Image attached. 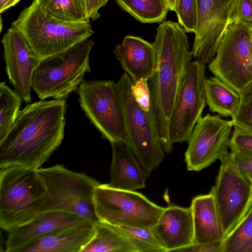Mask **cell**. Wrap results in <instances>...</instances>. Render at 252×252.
Masks as SVG:
<instances>
[{"label":"cell","instance_id":"6da1fadb","mask_svg":"<svg viewBox=\"0 0 252 252\" xmlns=\"http://www.w3.org/2000/svg\"><path fill=\"white\" fill-rule=\"evenodd\" d=\"M66 108L64 99L43 100L20 110L0 141V169L40 168L63 139Z\"/></svg>","mask_w":252,"mask_h":252},{"label":"cell","instance_id":"7a4b0ae2","mask_svg":"<svg viewBox=\"0 0 252 252\" xmlns=\"http://www.w3.org/2000/svg\"><path fill=\"white\" fill-rule=\"evenodd\" d=\"M153 43L158 66L149 79L152 106L161 144L164 152L170 153L173 149L169 132L170 119L193 55L185 31L172 21L159 25Z\"/></svg>","mask_w":252,"mask_h":252},{"label":"cell","instance_id":"3957f363","mask_svg":"<svg viewBox=\"0 0 252 252\" xmlns=\"http://www.w3.org/2000/svg\"><path fill=\"white\" fill-rule=\"evenodd\" d=\"M48 193L37 169L0 170V227L9 231L44 211Z\"/></svg>","mask_w":252,"mask_h":252},{"label":"cell","instance_id":"277c9868","mask_svg":"<svg viewBox=\"0 0 252 252\" xmlns=\"http://www.w3.org/2000/svg\"><path fill=\"white\" fill-rule=\"evenodd\" d=\"M94 45L90 37L65 51L41 59L32 77V89L41 100L64 99L78 89L91 71L89 56Z\"/></svg>","mask_w":252,"mask_h":252},{"label":"cell","instance_id":"5b68a950","mask_svg":"<svg viewBox=\"0 0 252 252\" xmlns=\"http://www.w3.org/2000/svg\"><path fill=\"white\" fill-rule=\"evenodd\" d=\"M12 26L22 33L41 59L65 51L94 33L90 23H61L48 19L35 0Z\"/></svg>","mask_w":252,"mask_h":252},{"label":"cell","instance_id":"8992f818","mask_svg":"<svg viewBox=\"0 0 252 252\" xmlns=\"http://www.w3.org/2000/svg\"><path fill=\"white\" fill-rule=\"evenodd\" d=\"M48 193L44 211L60 210L71 213L96 223L94 195L100 184L84 173L68 170L62 165L39 168ZM43 211V212H44Z\"/></svg>","mask_w":252,"mask_h":252},{"label":"cell","instance_id":"52a82bcc","mask_svg":"<svg viewBox=\"0 0 252 252\" xmlns=\"http://www.w3.org/2000/svg\"><path fill=\"white\" fill-rule=\"evenodd\" d=\"M81 108L110 143L129 145L125 113L117 83L111 80H83L78 88Z\"/></svg>","mask_w":252,"mask_h":252},{"label":"cell","instance_id":"ba28073f","mask_svg":"<svg viewBox=\"0 0 252 252\" xmlns=\"http://www.w3.org/2000/svg\"><path fill=\"white\" fill-rule=\"evenodd\" d=\"M132 81L125 72L117 82L125 113L129 146L149 176L164 158L153 111L147 112L135 100L131 90Z\"/></svg>","mask_w":252,"mask_h":252},{"label":"cell","instance_id":"9c48e42d","mask_svg":"<svg viewBox=\"0 0 252 252\" xmlns=\"http://www.w3.org/2000/svg\"><path fill=\"white\" fill-rule=\"evenodd\" d=\"M94 203L99 220L116 226L152 228L164 208L135 190L100 184L94 191Z\"/></svg>","mask_w":252,"mask_h":252},{"label":"cell","instance_id":"30bf717a","mask_svg":"<svg viewBox=\"0 0 252 252\" xmlns=\"http://www.w3.org/2000/svg\"><path fill=\"white\" fill-rule=\"evenodd\" d=\"M252 29L238 23L226 29L209 68L240 93L252 82Z\"/></svg>","mask_w":252,"mask_h":252},{"label":"cell","instance_id":"8fae6325","mask_svg":"<svg viewBox=\"0 0 252 252\" xmlns=\"http://www.w3.org/2000/svg\"><path fill=\"white\" fill-rule=\"evenodd\" d=\"M220 160L216 182L210 191L226 236L252 206V182L239 171L230 151Z\"/></svg>","mask_w":252,"mask_h":252},{"label":"cell","instance_id":"7c38bea8","mask_svg":"<svg viewBox=\"0 0 252 252\" xmlns=\"http://www.w3.org/2000/svg\"><path fill=\"white\" fill-rule=\"evenodd\" d=\"M205 64L191 62L184 78L171 115L169 132L171 142L188 141L206 105Z\"/></svg>","mask_w":252,"mask_h":252},{"label":"cell","instance_id":"4fadbf2b","mask_svg":"<svg viewBox=\"0 0 252 252\" xmlns=\"http://www.w3.org/2000/svg\"><path fill=\"white\" fill-rule=\"evenodd\" d=\"M233 126L231 120L219 116L202 117L187 141L185 161L188 170H201L226 154Z\"/></svg>","mask_w":252,"mask_h":252},{"label":"cell","instance_id":"5bb4252c","mask_svg":"<svg viewBox=\"0 0 252 252\" xmlns=\"http://www.w3.org/2000/svg\"><path fill=\"white\" fill-rule=\"evenodd\" d=\"M238 0H196L197 25L193 57L205 64L215 57L231 23Z\"/></svg>","mask_w":252,"mask_h":252},{"label":"cell","instance_id":"9a60e30c","mask_svg":"<svg viewBox=\"0 0 252 252\" xmlns=\"http://www.w3.org/2000/svg\"><path fill=\"white\" fill-rule=\"evenodd\" d=\"M1 42L5 69L10 82L22 100H32L33 73L41 60L22 33L13 26L4 33Z\"/></svg>","mask_w":252,"mask_h":252},{"label":"cell","instance_id":"2e32d148","mask_svg":"<svg viewBox=\"0 0 252 252\" xmlns=\"http://www.w3.org/2000/svg\"><path fill=\"white\" fill-rule=\"evenodd\" d=\"M95 223L76 214L60 210H48L8 232L7 252H19L37 239L67 228L94 225Z\"/></svg>","mask_w":252,"mask_h":252},{"label":"cell","instance_id":"e0dca14e","mask_svg":"<svg viewBox=\"0 0 252 252\" xmlns=\"http://www.w3.org/2000/svg\"><path fill=\"white\" fill-rule=\"evenodd\" d=\"M153 230L166 252H178L194 243L190 207L169 205L164 208Z\"/></svg>","mask_w":252,"mask_h":252},{"label":"cell","instance_id":"ac0fdd59","mask_svg":"<svg viewBox=\"0 0 252 252\" xmlns=\"http://www.w3.org/2000/svg\"><path fill=\"white\" fill-rule=\"evenodd\" d=\"M114 54L132 82L149 80L157 70L158 62L153 43L141 37L127 35L116 45Z\"/></svg>","mask_w":252,"mask_h":252},{"label":"cell","instance_id":"d6986e66","mask_svg":"<svg viewBox=\"0 0 252 252\" xmlns=\"http://www.w3.org/2000/svg\"><path fill=\"white\" fill-rule=\"evenodd\" d=\"M110 143L112 160L110 171V182L108 185L114 188L128 190L144 188L149 176L129 146L121 142Z\"/></svg>","mask_w":252,"mask_h":252},{"label":"cell","instance_id":"ffe728a7","mask_svg":"<svg viewBox=\"0 0 252 252\" xmlns=\"http://www.w3.org/2000/svg\"><path fill=\"white\" fill-rule=\"evenodd\" d=\"M194 227V244L223 241L226 237L212 193L194 197L190 206Z\"/></svg>","mask_w":252,"mask_h":252},{"label":"cell","instance_id":"44dd1931","mask_svg":"<svg viewBox=\"0 0 252 252\" xmlns=\"http://www.w3.org/2000/svg\"><path fill=\"white\" fill-rule=\"evenodd\" d=\"M94 225L58 230L37 239L19 252H81L94 235Z\"/></svg>","mask_w":252,"mask_h":252},{"label":"cell","instance_id":"7402d4cb","mask_svg":"<svg viewBox=\"0 0 252 252\" xmlns=\"http://www.w3.org/2000/svg\"><path fill=\"white\" fill-rule=\"evenodd\" d=\"M137 252L127 237L117 226L98 220L94 233L81 252Z\"/></svg>","mask_w":252,"mask_h":252},{"label":"cell","instance_id":"603a6c76","mask_svg":"<svg viewBox=\"0 0 252 252\" xmlns=\"http://www.w3.org/2000/svg\"><path fill=\"white\" fill-rule=\"evenodd\" d=\"M206 104L212 112L220 115L232 117L240 102V93L217 77L205 81Z\"/></svg>","mask_w":252,"mask_h":252},{"label":"cell","instance_id":"cb8c5ba5","mask_svg":"<svg viewBox=\"0 0 252 252\" xmlns=\"http://www.w3.org/2000/svg\"><path fill=\"white\" fill-rule=\"evenodd\" d=\"M46 17L61 23H90L84 0H35Z\"/></svg>","mask_w":252,"mask_h":252},{"label":"cell","instance_id":"d4e9b609","mask_svg":"<svg viewBox=\"0 0 252 252\" xmlns=\"http://www.w3.org/2000/svg\"><path fill=\"white\" fill-rule=\"evenodd\" d=\"M118 5L142 23L160 22L170 10L165 0H116Z\"/></svg>","mask_w":252,"mask_h":252},{"label":"cell","instance_id":"484cf974","mask_svg":"<svg viewBox=\"0 0 252 252\" xmlns=\"http://www.w3.org/2000/svg\"><path fill=\"white\" fill-rule=\"evenodd\" d=\"M223 252H252V206L223 240Z\"/></svg>","mask_w":252,"mask_h":252},{"label":"cell","instance_id":"4316f807","mask_svg":"<svg viewBox=\"0 0 252 252\" xmlns=\"http://www.w3.org/2000/svg\"><path fill=\"white\" fill-rule=\"evenodd\" d=\"M22 99L5 82L0 83V141L6 136L20 111Z\"/></svg>","mask_w":252,"mask_h":252},{"label":"cell","instance_id":"83f0119b","mask_svg":"<svg viewBox=\"0 0 252 252\" xmlns=\"http://www.w3.org/2000/svg\"><path fill=\"white\" fill-rule=\"evenodd\" d=\"M135 247L137 252H165L152 228L117 226Z\"/></svg>","mask_w":252,"mask_h":252},{"label":"cell","instance_id":"f1b7e54d","mask_svg":"<svg viewBox=\"0 0 252 252\" xmlns=\"http://www.w3.org/2000/svg\"><path fill=\"white\" fill-rule=\"evenodd\" d=\"M240 102L231 118L233 126L252 132V82L240 93Z\"/></svg>","mask_w":252,"mask_h":252},{"label":"cell","instance_id":"f546056e","mask_svg":"<svg viewBox=\"0 0 252 252\" xmlns=\"http://www.w3.org/2000/svg\"><path fill=\"white\" fill-rule=\"evenodd\" d=\"M179 24L187 32H195L197 25L196 0H176L174 10Z\"/></svg>","mask_w":252,"mask_h":252},{"label":"cell","instance_id":"4dcf8cb0","mask_svg":"<svg viewBox=\"0 0 252 252\" xmlns=\"http://www.w3.org/2000/svg\"><path fill=\"white\" fill-rule=\"evenodd\" d=\"M229 148L230 151L252 155V132L234 127Z\"/></svg>","mask_w":252,"mask_h":252},{"label":"cell","instance_id":"1f68e13d","mask_svg":"<svg viewBox=\"0 0 252 252\" xmlns=\"http://www.w3.org/2000/svg\"><path fill=\"white\" fill-rule=\"evenodd\" d=\"M148 80H141L132 83L131 90L133 95L138 104L147 112L153 111Z\"/></svg>","mask_w":252,"mask_h":252},{"label":"cell","instance_id":"d6a6232c","mask_svg":"<svg viewBox=\"0 0 252 252\" xmlns=\"http://www.w3.org/2000/svg\"><path fill=\"white\" fill-rule=\"evenodd\" d=\"M238 23L252 29V0H238L231 24Z\"/></svg>","mask_w":252,"mask_h":252},{"label":"cell","instance_id":"836d02e7","mask_svg":"<svg viewBox=\"0 0 252 252\" xmlns=\"http://www.w3.org/2000/svg\"><path fill=\"white\" fill-rule=\"evenodd\" d=\"M230 151L239 171L252 182V155Z\"/></svg>","mask_w":252,"mask_h":252},{"label":"cell","instance_id":"e575fe53","mask_svg":"<svg viewBox=\"0 0 252 252\" xmlns=\"http://www.w3.org/2000/svg\"><path fill=\"white\" fill-rule=\"evenodd\" d=\"M178 252H223V241L203 244H193L180 249Z\"/></svg>","mask_w":252,"mask_h":252},{"label":"cell","instance_id":"d590c367","mask_svg":"<svg viewBox=\"0 0 252 252\" xmlns=\"http://www.w3.org/2000/svg\"><path fill=\"white\" fill-rule=\"evenodd\" d=\"M109 0H84L87 14L90 19L95 20L99 18V9L106 5Z\"/></svg>","mask_w":252,"mask_h":252},{"label":"cell","instance_id":"8d00e7d4","mask_svg":"<svg viewBox=\"0 0 252 252\" xmlns=\"http://www.w3.org/2000/svg\"><path fill=\"white\" fill-rule=\"evenodd\" d=\"M20 0H0V13L15 5Z\"/></svg>","mask_w":252,"mask_h":252},{"label":"cell","instance_id":"74e56055","mask_svg":"<svg viewBox=\"0 0 252 252\" xmlns=\"http://www.w3.org/2000/svg\"><path fill=\"white\" fill-rule=\"evenodd\" d=\"M168 4L170 10L174 11L176 0H165Z\"/></svg>","mask_w":252,"mask_h":252},{"label":"cell","instance_id":"f35d334b","mask_svg":"<svg viewBox=\"0 0 252 252\" xmlns=\"http://www.w3.org/2000/svg\"></svg>","mask_w":252,"mask_h":252}]
</instances>
